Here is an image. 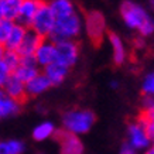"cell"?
I'll return each instance as SVG.
<instances>
[{
	"mask_svg": "<svg viewBox=\"0 0 154 154\" xmlns=\"http://www.w3.org/2000/svg\"><path fill=\"white\" fill-rule=\"evenodd\" d=\"M96 116L92 110L75 107L62 115V130L75 136H82L94 127Z\"/></svg>",
	"mask_w": 154,
	"mask_h": 154,
	"instance_id": "cell-1",
	"label": "cell"
},
{
	"mask_svg": "<svg viewBox=\"0 0 154 154\" xmlns=\"http://www.w3.org/2000/svg\"><path fill=\"white\" fill-rule=\"evenodd\" d=\"M82 30H84V27H82V17L75 11V13L69 14L66 17L55 19L54 28H52V31L48 38L54 42L75 40L76 37H79Z\"/></svg>",
	"mask_w": 154,
	"mask_h": 154,
	"instance_id": "cell-2",
	"label": "cell"
},
{
	"mask_svg": "<svg viewBox=\"0 0 154 154\" xmlns=\"http://www.w3.org/2000/svg\"><path fill=\"white\" fill-rule=\"evenodd\" d=\"M82 27L91 41L94 44H100L107 31L106 17L99 10H89L82 19Z\"/></svg>",
	"mask_w": 154,
	"mask_h": 154,
	"instance_id": "cell-3",
	"label": "cell"
},
{
	"mask_svg": "<svg viewBox=\"0 0 154 154\" xmlns=\"http://www.w3.org/2000/svg\"><path fill=\"white\" fill-rule=\"evenodd\" d=\"M54 24H55V17H54L50 6L48 3H42L28 27L41 38H48L54 28Z\"/></svg>",
	"mask_w": 154,
	"mask_h": 154,
	"instance_id": "cell-4",
	"label": "cell"
},
{
	"mask_svg": "<svg viewBox=\"0 0 154 154\" xmlns=\"http://www.w3.org/2000/svg\"><path fill=\"white\" fill-rule=\"evenodd\" d=\"M120 16L125 24L131 30H139L141 24L150 19L147 10L134 2H123L120 6Z\"/></svg>",
	"mask_w": 154,
	"mask_h": 154,
	"instance_id": "cell-5",
	"label": "cell"
},
{
	"mask_svg": "<svg viewBox=\"0 0 154 154\" xmlns=\"http://www.w3.org/2000/svg\"><path fill=\"white\" fill-rule=\"evenodd\" d=\"M79 60V45L75 40L55 42V62L71 69Z\"/></svg>",
	"mask_w": 154,
	"mask_h": 154,
	"instance_id": "cell-6",
	"label": "cell"
},
{
	"mask_svg": "<svg viewBox=\"0 0 154 154\" xmlns=\"http://www.w3.org/2000/svg\"><path fill=\"white\" fill-rule=\"evenodd\" d=\"M127 144L136 151H146L151 146V139L147 134L143 123L139 119L127 126Z\"/></svg>",
	"mask_w": 154,
	"mask_h": 154,
	"instance_id": "cell-7",
	"label": "cell"
},
{
	"mask_svg": "<svg viewBox=\"0 0 154 154\" xmlns=\"http://www.w3.org/2000/svg\"><path fill=\"white\" fill-rule=\"evenodd\" d=\"M54 137L60 141L61 154H85L84 141L81 140L79 136L71 134L64 130H57Z\"/></svg>",
	"mask_w": 154,
	"mask_h": 154,
	"instance_id": "cell-8",
	"label": "cell"
},
{
	"mask_svg": "<svg viewBox=\"0 0 154 154\" xmlns=\"http://www.w3.org/2000/svg\"><path fill=\"white\" fill-rule=\"evenodd\" d=\"M33 57L37 65L42 68L50 65L51 62H55V42L50 38H42Z\"/></svg>",
	"mask_w": 154,
	"mask_h": 154,
	"instance_id": "cell-9",
	"label": "cell"
},
{
	"mask_svg": "<svg viewBox=\"0 0 154 154\" xmlns=\"http://www.w3.org/2000/svg\"><path fill=\"white\" fill-rule=\"evenodd\" d=\"M42 3H44L42 0H21L19 6L17 19L14 23H19L24 27H28Z\"/></svg>",
	"mask_w": 154,
	"mask_h": 154,
	"instance_id": "cell-10",
	"label": "cell"
},
{
	"mask_svg": "<svg viewBox=\"0 0 154 154\" xmlns=\"http://www.w3.org/2000/svg\"><path fill=\"white\" fill-rule=\"evenodd\" d=\"M38 72L40 71H38V65L34 60V57H21L19 66L13 71V75L17 79L21 81L23 84H27Z\"/></svg>",
	"mask_w": 154,
	"mask_h": 154,
	"instance_id": "cell-11",
	"label": "cell"
},
{
	"mask_svg": "<svg viewBox=\"0 0 154 154\" xmlns=\"http://www.w3.org/2000/svg\"><path fill=\"white\" fill-rule=\"evenodd\" d=\"M107 41H109L110 48H112L113 62L116 65H123L127 61V50L120 35L116 33H109L107 34Z\"/></svg>",
	"mask_w": 154,
	"mask_h": 154,
	"instance_id": "cell-12",
	"label": "cell"
},
{
	"mask_svg": "<svg viewBox=\"0 0 154 154\" xmlns=\"http://www.w3.org/2000/svg\"><path fill=\"white\" fill-rule=\"evenodd\" d=\"M26 85V95L30 96V98H35V96H40V95L45 94L48 89L51 88V84L50 81L47 79V76L41 72H38L33 79H30Z\"/></svg>",
	"mask_w": 154,
	"mask_h": 154,
	"instance_id": "cell-13",
	"label": "cell"
},
{
	"mask_svg": "<svg viewBox=\"0 0 154 154\" xmlns=\"http://www.w3.org/2000/svg\"><path fill=\"white\" fill-rule=\"evenodd\" d=\"M2 89L5 91V94L7 96H10L11 99H14V100H17L20 103H23L24 99L27 98V95H26V85L20 79H17L13 74H11V76L7 79V82H6L5 86Z\"/></svg>",
	"mask_w": 154,
	"mask_h": 154,
	"instance_id": "cell-14",
	"label": "cell"
},
{
	"mask_svg": "<svg viewBox=\"0 0 154 154\" xmlns=\"http://www.w3.org/2000/svg\"><path fill=\"white\" fill-rule=\"evenodd\" d=\"M42 74L47 76V79L50 81L51 86H55V85H61L66 79V76L69 74V69L65 68L64 65L58 64V62H51L50 65L44 66V72Z\"/></svg>",
	"mask_w": 154,
	"mask_h": 154,
	"instance_id": "cell-15",
	"label": "cell"
},
{
	"mask_svg": "<svg viewBox=\"0 0 154 154\" xmlns=\"http://www.w3.org/2000/svg\"><path fill=\"white\" fill-rule=\"evenodd\" d=\"M41 40L42 38L40 37L38 34H35L34 31H31V30H27V33L24 35L19 50H17L19 55L20 57H33L35 50H37V47L40 45Z\"/></svg>",
	"mask_w": 154,
	"mask_h": 154,
	"instance_id": "cell-16",
	"label": "cell"
},
{
	"mask_svg": "<svg viewBox=\"0 0 154 154\" xmlns=\"http://www.w3.org/2000/svg\"><path fill=\"white\" fill-rule=\"evenodd\" d=\"M21 109V103L11 99L5 94L3 89H0V119L16 116Z\"/></svg>",
	"mask_w": 154,
	"mask_h": 154,
	"instance_id": "cell-17",
	"label": "cell"
},
{
	"mask_svg": "<svg viewBox=\"0 0 154 154\" xmlns=\"http://www.w3.org/2000/svg\"><path fill=\"white\" fill-rule=\"evenodd\" d=\"M26 33H27V27H24V26H21L19 23H14L3 47L6 50H9V51H17L21 41H23L24 35H26Z\"/></svg>",
	"mask_w": 154,
	"mask_h": 154,
	"instance_id": "cell-18",
	"label": "cell"
},
{
	"mask_svg": "<svg viewBox=\"0 0 154 154\" xmlns=\"http://www.w3.org/2000/svg\"><path fill=\"white\" fill-rule=\"evenodd\" d=\"M21 0H0V21H16Z\"/></svg>",
	"mask_w": 154,
	"mask_h": 154,
	"instance_id": "cell-19",
	"label": "cell"
},
{
	"mask_svg": "<svg viewBox=\"0 0 154 154\" xmlns=\"http://www.w3.org/2000/svg\"><path fill=\"white\" fill-rule=\"evenodd\" d=\"M48 6H50L55 19L66 17V16L76 11V7H75L72 0H54L51 3H48Z\"/></svg>",
	"mask_w": 154,
	"mask_h": 154,
	"instance_id": "cell-20",
	"label": "cell"
},
{
	"mask_svg": "<svg viewBox=\"0 0 154 154\" xmlns=\"http://www.w3.org/2000/svg\"><path fill=\"white\" fill-rule=\"evenodd\" d=\"M57 133V127L52 122H41L40 125L34 127L33 130V139L35 141H44V140H48L54 137Z\"/></svg>",
	"mask_w": 154,
	"mask_h": 154,
	"instance_id": "cell-21",
	"label": "cell"
},
{
	"mask_svg": "<svg viewBox=\"0 0 154 154\" xmlns=\"http://www.w3.org/2000/svg\"><path fill=\"white\" fill-rule=\"evenodd\" d=\"M24 149H26V146L20 140L0 141V154H23Z\"/></svg>",
	"mask_w": 154,
	"mask_h": 154,
	"instance_id": "cell-22",
	"label": "cell"
},
{
	"mask_svg": "<svg viewBox=\"0 0 154 154\" xmlns=\"http://www.w3.org/2000/svg\"><path fill=\"white\" fill-rule=\"evenodd\" d=\"M141 92L146 96H153L154 98V71L149 72L141 81Z\"/></svg>",
	"mask_w": 154,
	"mask_h": 154,
	"instance_id": "cell-23",
	"label": "cell"
},
{
	"mask_svg": "<svg viewBox=\"0 0 154 154\" xmlns=\"http://www.w3.org/2000/svg\"><path fill=\"white\" fill-rule=\"evenodd\" d=\"M20 58H21V57L19 55L17 51H9V50H6L5 57H3V62H5L11 71H14L17 66H19Z\"/></svg>",
	"mask_w": 154,
	"mask_h": 154,
	"instance_id": "cell-24",
	"label": "cell"
},
{
	"mask_svg": "<svg viewBox=\"0 0 154 154\" xmlns=\"http://www.w3.org/2000/svg\"><path fill=\"white\" fill-rule=\"evenodd\" d=\"M139 33H140V37L146 38V37H151L154 34V20L150 17L144 21V23L141 24V27L137 30Z\"/></svg>",
	"mask_w": 154,
	"mask_h": 154,
	"instance_id": "cell-25",
	"label": "cell"
},
{
	"mask_svg": "<svg viewBox=\"0 0 154 154\" xmlns=\"http://www.w3.org/2000/svg\"><path fill=\"white\" fill-rule=\"evenodd\" d=\"M14 21H0V45H5Z\"/></svg>",
	"mask_w": 154,
	"mask_h": 154,
	"instance_id": "cell-26",
	"label": "cell"
},
{
	"mask_svg": "<svg viewBox=\"0 0 154 154\" xmlns=\"http://www.w3.org/2000/svg\"><path fill=\"white\" fill-rule=\"evenodd\" d=\"M11 74H13V71L10 69L9 66L2 61V62H0V89L5 86V84L7 82V79H9L10 76H11Z\"/></svg>",
	"mask_w": 154,
	"mask_h": 154,
	"instance_id": "cell-27",
	"label": "cell"
},
{
	"mask_svg": "<svg viewBox=\"0 0 154 154\" xmlns=\"http://www.w3.org/2000/svg\"><path fill=\"white\" fill-rule=\"evenodd\" d=\"M141 116L144 117L147 122L154 123V103L147 109V110H143V112H141Z\"/></svg>",
	"mask_w": 154,
	"mask_h": 154,
	"instance_id": "cell-28",
	"label": "cell"
},
{
	"mask_svg": "<svg viewBox=\"0 0 154 154\" xmlns=\"http://www.w3.org/2000/svg\"><path fill=\"white\" fill-rule=\"evenodd\" d=\"M153 103H154L153 96H146V95H143V99H141V109H143V110H147Z\"/></svg>",
	"mask_w": 154,
	"mask_h": 154,
	"instance_id": "cell-29",
	"label": "cell"
},
{
	"mask_svg": "<svg viewBox=\"0 0 154 154\" xmlns=\"http://www.w3.org/2000/svg\"><path fill=\"white\" fill-rule=\"evenodd\" d=\"M136 153H137V151L131 149L127 143H123V146H122V149H120V153L119 154H136Z\"/></svg>",
	"mask_w": 154,
	"mask_h": 154,
	"instance_id": "cell-30",
	"label": "cell"
},
{
	"mask_svg": "<svg viewBox=\"0 0 154 154\" xmlns=\"http://www.w3.org/2000/svg\"><path fill=\"white\" fill-rule=\"evenodd\" d=\"M134 44H137V48H141L143 45H144V38L139 37L137 40H134Z\"/></svg>",
	"mask_w": 154,
	"mask_h": 154,
	"instance_id": "cell-31",
	"label": "cell"
},
{
	"mask_svg": "<svg viewBox=\"0 0 154 154\" xmlns=\"http://www.w3.org/2000/svg\"><path fill=\"white\" fill-rule=\"evenodd\" d=\"M5 52H6V48L3 45H0V62L3 61V57H5Z\"/></svg>",
	"mask_w": 154,
	"mask_h": 154,
	"instance_id": "cell-32",
	"label": "cell"
},
{
	"mask_svg": "<svg viewBox=\"0 0 154 154\" xmlns=\"http://www.w3.org/2000/svg\"><path fill=\"white\" fill-rule=\"evenodd\" d=\"M144 154H154V146H150L149 149L146 150V153Z\"/></svg>",
	"mask_w": 154,
	"mask_h": 154,
	"instance_id": "cell-33",
	"label": "cell"
},
{
	"mask_svg": "<svg viewBox=\"0 0 154 154\" xmlns=\"http://www.w3.org/2000/svg\"><path fill=\"white\" fill-rule=\"evenodd\" d=\"M110 86H112V88H117V86H119L117 81H112V82H110Z\"/></svg>",
	"mask_w": 154,
	"mask_h": 154,
	"instance_id": "cell-34",
	"label": "cell"
},
{
	"mask_svg": "<svg viewBox=\"0 0 154 154\" xmlns=\"http://www.w3.org/2000/svg\"><path fill=\"white\" fill-rule=\"evenodd\" d=\"M150 7L154 10V0H150Z\"/></svg>",
	"mask_w": 154,
	"mask_h": 154,
	"instance_id": "cell-35",
	"label": "cell"
},
{
	"mask_svg": "<svg viewBox=\"0 0 154 154\" xmlns=\"http://www.w3.org/2000/svg\"><path fill=\"white\" fill-rule=\"evenodd\" d=\"M44 3H51V2H54V0H42Z\"/></svg>",
	"mask_w": 154,
	"mask_h": 154,
	"instance_id": "cell-36",
	"label": "cell"
},
{
	"mask_svg": "<svg viewBox=\"0 0 154 154\" xmlns=\"http://www.w3.org/2000/svg\"><path fill=\"white\" fill-rule=\"evenodd\" d=\"M151 146H154V139H153V140H151Z\"/></svg>",
	"mask_w": 154,
	"mask_h": 154,
	"instance_id": "cell-37",
	"label": "cell"
}]
</instances>
